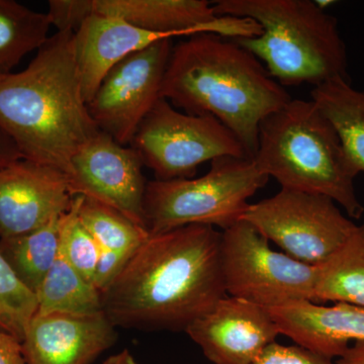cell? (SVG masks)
Masks as SVG:
<instances>
[{"mask_svg": "<svg viewBox=\"0 0 364 364\" xmlns=\"http://www.w3.org/2000/svg\"><path fill=\"white\" fill-rule=\"evenodd\" d=\"M221 242L207 225L149 235L102 294V312L117 328L186 332L228 296Z\"/></svg>", "mask_w": 364, "mask_h": 364, "instance_id": "1", "label": "cell"}, {"mask_svg": "<svg viewBox=\"0 0 364 364\" xmlns=\"http://www.w3.org/2000/svg\"><path fill=\"white\" fill-rule=\"evenodd\" d=\"M0 129L23 159L68 176L76 153L100 132L81 90L75 33L57 32L25 70L0 75Z\"/></svg>", "mask_w": 364, "mask_h": 364, "instance_id": "2", "label": "cell"}, {"mask_svg": "<svg viewBox=\"0 0 364 364\" xmlns=\"http://www.w3.org/2000/svg\"><path fill=\"white\" fill-rule=\"evenodd\" d=\"M160 95L186 114L215 117L252 160L261 123L291 100L252 53L214 33L173 46Z\"/></svg>", "mask_w": 364, "mask_h": 364, "instance_id": "3", "label": "cell"}, {"mask_svg": "<svg viewBox=\"0 0 364 364\" xmlns=\"http://www.w3.org/2000/svg\"><path fill=\"white\" fill-rule=\"evenodd\" d=\"M218 16L253 20L262 33L236 39L265 64L282 86L314 87L333 79L350 80L346 47L338 21L311 0H219Z\"/></svg>", "mask_w": 364, "mask_h": 364, "instance_id": "4", "label": "cell"}, {"mask_svg": "<svg viewBox=\"0 0 364 364\" xmlns=\"http://www.w3.org/2000/svg\"><path fill=\"white\" fill-rule=\"evenodd\" d=\"M254 162L282 188L327 196L353 219L363 214L354 188L359 172L312 100L291 98L261 123Z\"/></svg>", "mask_w": 364, "mask_h": 364, "instance_id": "5", "label": "cell"}, {"mask_svg": "<svg viewBox=\"0 0 364 364\" xmlns=\"http://www.w3.org/2000/svg\"><path fill=\"white\" fill-rule=\"evenodd\" d=\"M263 174L249 158L213 160L198 178L147 182L144 215L150 235L189 225L219 227L223 231L240 221L249 198L267 186Z\"/></svg>", "mask_w": 364, "mask_h": 364, "instance_id": "6", "label": "cell"}, {"mask_svg": "<svg viewBox=\"0 0 364 364\" xmlns=\"http://www.w3.org/2000/svg\"><path fill=\"white\" fill-rule=\"evenodd\" d=\"M221 256L228 296L267 309L313 303L316 267L273 250L245 220L222 232Z\"/></svg>", "mask_w": 364, "mask_h": 364, "instance_id": "7", "label": "cell"}, {"mask_svg": "<svg viewBox=\"0 0 364 364\" xmlns=\"http://www.w3.org/2000/svg\"><path fill=\"white\" fill-rule=\"evenodd\" d=\"M130 146L163 181L191 178L202 163L218 158H249L240 140L215 117L183 114L164 98L143 119Z\"/></svg>", "mask_w": 364, "mask_h": 364, "instance_id": "8", "label": "cell"}, {"mask_svg": "<svg viewBox=\"0 0 364 364\" xmlns=\"http://www.w3.org/2000/svg\"><path fill=\"white\" fill-rule=\"evenodd\" d=\"M242 220L287 255L314 267L336 252L358 227L331 198L284 188L250 203Z\"/></svg>", "mask_w": 364, "mask_h": 364, "instance_id": "9", "label": "cell"}, {"mask_svg": "<svg viewBox=\"0 0 364 364\" xmlns=\"http://www.w3.org/2000/svg\"><path fill=\"white\" fill-rule=\"evenodd\" d=\"M173 45L158 41L119 62L87 104L100 132L121 145H131L136 130L158 100Z\"/></svg>", "mask_w": 364, "mask_h": 364, "instance_id": "10", "label": "cell"}, {"mask_svg": "<svg viewBox=\"0 0 364 364\" xmlns=\"http://www.w3.org/2000/svg\"><path fill=\"white\" fill-rule=\"evenodd\" d=\"M143 165L134 148L100 132L76 153L67 181L73 196L109 205L147 230L144 215L147 182Z\"/></svg>", "mask_w": 364, "mask_h": 364, "instance_id": "11", "label": "cell"}, {"mask_svg": "<svg viewBox=\"0 0 364 364\" xmlns=\"http://www.w3.org/2000/svg\"><path fill=\"white\" fill-rule=\"evenodd\" d=\"M74 198L63 172L20 159L0 168V239L39 229L70 210Z\"/></svg>", "mask_w": 364, "mask_h": 364, "instance_id": "12", "label": "cell"}, {"mask_svg": "<svg viewBox=\"0 0 364 364\" xmlns=\"http://www.w3.org/2000/svg\"><path fill=\"white\" fill-rule=\"evenodd\" d=\"M186 332L214 364H253L280 334L267 308L230 296Z\"/></svg>", "mask_w": 364, "mask_h": 364, "instance_id": "13", "label": "cell"}, {"mask_svg": "<svg viewBox=\"0 0 364 364\" xmlns=\"http://www.w3.org/2000/svg\"><path fill=\"white\" fill-rule=\"evenodd\" d=\"M95 14L114 16L130 25L171 38L214 33L228 39L262 33L256 21L218 16L207 0H93Z\"/></svg>", "mask_w": 364, "mask_h": 364, "instance_id": "14", "label": "cell"}, {"mask_svg": "<svg viewBox=\"0 0 364 364\" xmlns=\"http://www.w3.org/2000/svg\"><path fill=\"white\" fill-rule=\"evenodd\" d=\"M117 340V327L104 312L36 313L21 347L26 364H90Z\"/></svg>", "mask_w": 364, "mask_h": 364, "instance_id": "15", "label": "cell"}, {"mask_svg": "<svg viewBox=\"0 0 364 364\" xmlns=\"http://www.w3.org/2000/svg\"><path fill=\"white\" fill-rule=\"evenodd\" d=\"M267 310L280 334L328 358H340L351 342L364 341V306L299 301Z\"/></svg>", "mask_w": 364, "mask_h": 364, "instance_id": "16", "label": "cell"}, {"mask_svg": "<svg viewBox=\"0 0 364 364\" xmlns=\"http://www.w3.org/2000/svg\"><path fill=\"white\" fill-rule=\"evenodd\" d=\"M165 39L173 38L141 30L114 16L92 14L75 33L76 64L86 104L119 62Z\"/></svg>", "mask_w": 364, "mask_h": 364, "instance_id": "17", "label": "cell"}, {"mask_svg": "<svg viewBox=\"0 0 364 364\" xmlns=\"http://www.w3.org/2000/svg\"><path fill=\"white\" fill-rule=\"evenodd\" d=\"M316 269L313 303L364 306V224L358 225L343 245Z\"/></svg>", "mask_w": 364, "mask_h": 364, "instance_id": "18", "label": "cell"}, {"mask_svg": "<svg viewBox=\"0 0 364 364\" xmlns=\"http://www.w3.org/2000/svg\"><path fill=\"white\" fill-rule=\"evenodd\" d=\"M311 97L331 122L359 173L364 172V90L337 78L314 87Z\"/></svg>", "mask_w": 364, "mask_h": 364, "instance_id": "19", "label": "cell"}, {"mask_svg": "<svg viewBox=\"0 0 364 364\" xmlns=\"http://www.w3.org/2000/svg\"><path fill=\"white\" fill-rule=\"evenodd\" d=\"M62 217L31 233L0 239L4 259L21 284L35 294L58 258Z\"/></svg>", "mask_w": 364, "mask_h": 364, "instance_id": "20", "label": "cell"}, {"mask_svg": "<svg viewBox=\"0 0 364 364\" xmlns=\"http://www.w3.org/2000/svg\"><path fill=\"white\" fill-rule=\"evenodd\" d=\"M37 313L91 315L102 312V294L59 252L37 293Z\"/></svg>", "mask_w": 364, "mask_h": 364, "instance_id": "21", "label": "cell"}, {"mask_svg": "<svg viewBox=\"0 0 364 364\" xmlns=\"http://www.w3.org/2000/svg\"><path fill=\"white\" fill-rule=\"evenodd\" d=\"M51 26L47 13L0 0V75L11 73L28 53L39 50Z\"/></svg>", "mask_w": 364, "mask_h": 364, "instance_id": "22", "label": "cell"}, {"mask_svg": "<svg viewBox=\"0 0 364 364\" xmlns=\"http://www.w3.org/2000/svg\"><path fill=\"white\" fill-rule=\"evenodd\" d=\"M81 196L79 219L100 248L133 255L147 240L149 232L109 205Z\"/></svg>", "mask_w": 364, "mask_h": 364, "instance_id": "23", "label": "cell"}, {"mask_svg": "<svg viewBox=\"0 0 364 364\" xmlns=\"http://www.w3.org/2000/svg\"><path fill=\"white\" fill-rule=\"evenodd\" d=\"M37 310V296L21 284L0 252V331L23 341Z\"/></svg>", "mask_w": 364, "mask_h": 364, "instance_id": "24", "label": "cell"}, {"mask_svg": "<svg viewBox=\"0 0 364 364\" xmlns=\"http://www.w3.org/2000/svg\"><path fill=\"white\" fill-rule=\"evenodd\" d=\"M81 196L74 198L70 210L62 217L60 253L86 280L92 282L100 247L79 219Z\"/></svg>", "mask_w": 364, "mask_h": 364, "instance_id": "25", "label": "cell"}, {"mask_svg": "<svg viewBox=\"0 0 364 364\" xmlns=\"http://www.w3.org/2000/svg\"><path fill=\"white\" fill-rule=\"evenodd\" d=\"M47 14L57 32L75 33L95 14V4L93 0H50Z\"/></svg>", "mask_w": 364, "mask_h": 364, "instance_id": "26", "label": "cell"}, {"mask_svg": "<svg viewBox=\"0 0 364 364\" xmlns=\"http://www.w3.org/2000/svg\"><path fill=\"white\" fill-rule=\"evenodd\" d=\"M253 364H338L333 359L316 353L299 345H282L273 342L268 345Z\"/></svg>", "mask_w": 364, "mask_h": 364, "instance_id": "27", "label": "cell"}, {"mask_svg": "<svg viewBox=\"0 0 364 364\" xmlns=\"http://www.w3.org/2000/svg\"><path fill=\"white\" fill-rule=\"evenodd\" d=\"M131 256L116 252L109 249L100 248V257H98L92 280V284L100 294L104 293L105 289L119 277V273L123 272Z\"/></svg>", "mask_w": 364, "mask_h": 364, "instance_id": "28", "label": "cell"}, {"mask_svg": "<svg viewBox=\"0 0 364 364\" xmlns=\"http://www.w3.org/2000/svg\"><path fill=\"white\" fill-rule=\"evenodd\" d=\"M0 364H26L20 340L0 331Z\"/></svg>", "mask_w": 364, "mask_h": 364, "instance_id": "29", "label": "cell"}, {"mask_svg": "<svg viewBox=\"0 0 364 364\" xmlns=\"http://www.w3.org/2000/svg\"><path fill=\"white\" fill-rule=\"evenodd\" d=\"M23 159L16 143L0 129V168Z\"/></svg>", "mask_w": 364, "mask_h": 364, "instance_id": "30", "label": "cell"}, {"mask_svg": "<svg viewBox=\"0 0 364 364\" xmlns=\"http://www.w3.org/2000/svg\"><path fill=\"white\" fill-rule=\"evenodd\" d=\"M338 364H364V341L354 342L337 361Z\"/></svg>", "mask_w": 364, "mask_h": 364, "instance_id": "31", "label": "cell"}, {"mask_svg": "<svg viewBox=\"0 0 364 364\" xmlns=\"http://www.w3.org/2000/svg\"><path fill=\"white\" fill-rule=\"evenodd\" d=\"M102 364H138V363L128 349H124L123 351L109 356Z\"/></svg>", "mask_w": 364, "mask_h": 364, "instance_id": "32", "label": "cell"}]
</instances>
